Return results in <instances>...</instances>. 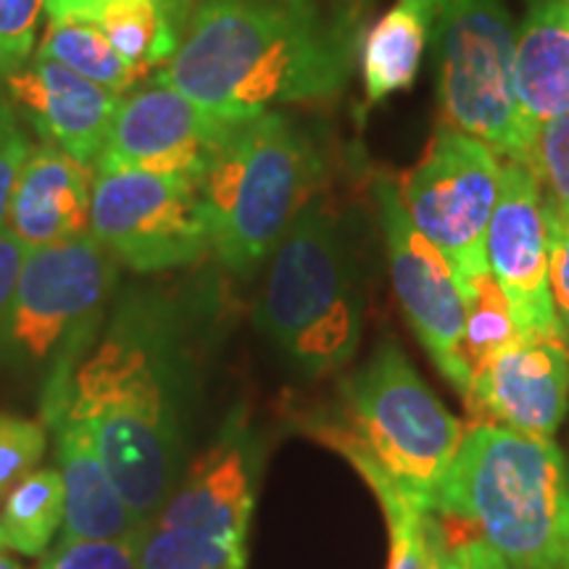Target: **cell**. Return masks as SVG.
Wrapping results in <instances>:
<instances>
[{"label":"cell","instance_id":"1","mask_svg":"<svg viewBox=\"0 0 569 569\" xmlns=\"http://www.w3.org/2000/svg\"><path fill=\"white\" fill-rule=\"evenodd\" d=\"M222 317L211 277L127 284L61 401L88 427L113 486L151 522L190 461L203 367Z\"/></svg>","mask_w":569,"mask_h":569},{"label":"cell","instance_id":"2","mask_svg":"<svg viewBox=\"0 0 569 569\" xmlns=\"http://www.w3.org/2000/svg\"><path fill=\"white\" fill-rule=\"evenodd\" d=\"M356 56L317 0H198L153 77L217 117L251 119L338 96Z\"/></svg>","mask_w":569,"mask_h":569},{"label":"cell","instance_id":"3","mask_svg":"<svg viewBox=\"0 0 569 569\" xmlns=\"http://www.w3.org/2000/svg\"><path fill=\"white\" fill-rule=\"evenodd\" d=\"M340 401V417L317 436L351 461L377 501L398 498L432 515L465 430L401 346L382 340L343 382Z\"/></svg>","mask_w":569,"mask_h":569},{"label":"cell","instance_id":"4","mask_svg":"<svg viewBox=\"0 0 569 569\" xmlns=\"http://www.w3.org/2000/svg\"><path fill=\"white\" fill-rule=\"evenodd\" d=\"M365 306L351 232L315 196L269 256L253 322L290 369L319 380L353 361L365 336Z\"/></svg>","mask_w":569,"mask_h":569},{"label":"cell","instance_id":"5","mask_svg":"<svg viewBox=\"0 0 569 569\" xmlns=\"http://www.w3.org/2000/svg\"><path fill=\"white\" fill-rule=\"evenodd\" d=\"M436 511L467 519L517 569H569V467L553 440L472 425Z\"/></svg>","mask_w":569,"mask_h":569},{"label":"cell","instance_id":"6","mask_svg":"<svg viewBox=\"0 0 569 569\" xmlns=\"http://www.w3.org/2000/svg\"><path fill=\"white\" fill-rule=\"evenodd\" d=\"M317 142L280 109L234 119L198 177L211 256L227 274L248 280L267 264L322 177Z\"/></svg>","mask_w":569,"mask_h":569},{"label":"cell","instance_id":"7","mask_svg":"<svg viewBox=\"0 0 569 569\" xmlns=\"http://www.w3.org/2000/svg\"><path fill=\"white\" fill-rule=\"evenodd\" d=\"M119 269L92 234L27 253L0 317V380L32 388L40 409L61 401L106 322Z\"/></svg>","mask_w":569,"mask_h":569},{"label":"cell","instance_id":"8","mask_svg":"<svg viewBox=\"0 0 569 569\" xmlns=\"http://www.w3.org/2000/svg\"><path fill=\"white\" fill-rule=\"evenodd\" d=\"M259 469V440L243 411H234L140 530L138 567L246 569Z\"/></svg>","mask_w":569,"mask_h":569},{"label":"cell","instance_id":"9","mask_svg":"<svg viewBox=\"0 0 569 569\" xmlns=\"http://www.w3.org/2000/svg\"><path fill=\"white\" fill-rule=\"evenodd\" d=\"M430 42L443 127L532 169L511 84L515 27L503 0H436Z\"/></svg>","mask_w":569,"mask_h":569},{"label":"cell","instance_id":"10","mask_svg":"<svg viewBox=\"0 0 569 569\" xmlns=\"http://www.w3.org/2000/svg\"><path fill=\"white\" fill-rule=\"evenodd\" d=\"M90 234L134 274L190 269L211 253L209 219L193 177L96 169Z\"/></svg>","mask_w":569,"mask_h":569},{"label":"cell","instance_id":"11","mask_svg":"<svg viewBox=\"0 0 569 569\" xmlns=\"http://www.w3.org/2000/svg\"><path fill=\"white\" fill-rule=\"evenodd\" d=\"M498 153L472 134L440 127L422 161L398 182L419 232L446 256L461 288L490 272L486 238L498 196Z\"/></svg>","mask_w":569,"mask_h":569},{"label":"cell","instance_id":"12","mask_svg":"<svg viewBox=\"0 0 569 569\" xmlns=\"http://www.w3.org/2000/svg\"><path fill=\"white\" fill-rule=\"evenodd\" d=\"M372 196L398 303L440 375L465 396L469 388V375L461 365L467 322L465 288L446 256L411 222L396 177L377 174Z\"/></svg>","mask_w":569,"mask_h":569},{"label":"cell","instance_id":"13","mask_svg":"<svg viewBox=\"0 0 569 569\" xmlns=\"http://www.w3.org/2000/svg\"><path fill=\"white\" fill-rule=\"evenodd\" d=\"M234 119L206 111L172 84L146 80L119 101L96 169L198 177Z\"/></svg>","mask_w":569,"mask_h":569},{"label":"cell","instance_id":"14","mask_svg":"<svg viewBox=\"0 0 569 569\" xmlns=\"http://www.w3.org/2000/svg\"><path fill=\"white\" fill-rule=\"evenodd\" d=\"M486 253L519 336L561 338L549 288V206L530 167L501 163Z\"/></svg>","mask_w":569,"mask_h":569},{"label":"cell","instance_id":"15","mask_svg":"<svg viewBox=\"0 0 569 569\" xmlns=\"http://www.w3.org/2000/svg\"><path fill=\"white\" fill-rule=\"evenodd\" d=\"M465 398L475 425H496L551 440L569 407V348L561 338H525L496 356L469 382Z\"/></svg>","mask_w":569,"mask_h":569},{"label":"cell","instance_id":"16","mask_svg":"<svg viewBox=\"0 0 569 569\" xmlns=\"http://www.w3.org/2000/svg\"><path fill=\"white\" fill-rule=\"evenodd\" d=\"M0 90L27 130L92 167L103 151L113 111L122 101L88 77L40 56H32V61L6 77Z\"/></svg>","mask_w":569,"mask_h":569},{"label":"cell","instance_id":"17","mask_svg":"<svg viewBox=\"0 0 569 569\" xmlns=\"http://www.w3.org/2000/svg\"><path fill=\"white\" fill-rule=\"evenodd\" d=\"M96 167L51 142H32L13 184L6 230L27 251L90 234Z\"/></svg>","mask_w":569,"mask_h":569},{"label":"cell","instance_id":"18","mask_svg":"<svg viewBox=\"0 0 569 569\" xmlns=\"http://www.w3.org/2000/svg\"><path fill=\"white\" fill-rule=\"evenodd\" d=\"M53 438V457L63 482V525L59 540H109L138 532L140 517L130 509L109 469L98 457L92 438L80 419L67 409L40 415Z\"/></svg>","mask_w":569,"mask_h":569},{"label":"cell","instance_id":"19","mask_svg":"<svg viewBox=\"0 0 569 569\" xmlns=\"http://www.w3.org/2000/svg\"><path fill=\"white\" fill-rule=\"evenodd\" d=\"M511 84L522 130L532 142L540 127L569 111V9L559 0H530L515 30Z\"/></svg>","mask_w":569,"mask_h":569},{"label":"cell","instance_id":"20","mask_svg":"<svg viewBox=\"0 0 569 569\" xmlns=\"http://www.w3.org/2000/svg\"><path fill=\"white\" fill-rule=\"evenodd\" d=\"M436 0H396L361 34L359 61L367 106L386 103L390 96L417 82L425 51L432 40Z\"/></svg>","mask_w":569,"mask_h":569},{"label":"cell","instance_id":"21","mask_svg":"<svg viewBox=\"0 0 569 569\" xmlns=\"http://www.w3.org/2000/svg\"><path fill=\"white\" fill-rule=\"evenodd\" d=\"M34 56L63 63L67 69L88 77L90 82L101 84L119 98L142 84L138 71L117 53L101 27L88 17L48 19Z\"/></svg>","mask_w":569,"mask_h":569},{"label":"cell","instance_id":"22","mask_svg":"<svg viewBox=\"0 0 569 569\" xmlns=\"http://www.w3.org/2000/svg\"><path fill=\"white\" fill-rule=\"evenodd\" d=\"M63 525V482L59 469L42 467L19 480L0 507L3 549L21 557H42L51 551Z\"/></svg>","mask_w":569,"mask_h":569},{"label":"cell","instance_id":"23","mask_svg":"<svg viewBox=\"0 0 569 569\" xmlns=\"http://www.w3.org/2000/svg\"><path fill=\"white\" fill-rule=\"evenodd\" d=\"M90 19L142 82L151 80L180 46V38L142 0H106Z\"/></svg>","mask_w":569,"mask_h":569},{"label":"cell","instance_id":"24","mask_svg":"<svg viewBox=\"0 0 569 569\" xmlns=\"http://www.w3.org/2000/svg\"><path fill=\"white\" fill-rule=\"evenodd\" d=\"M519 338L509 301L498 288L496 277L486 272L467 288V322L461 338V365H465L469 382L493 365L503 348Z\"/></svg>","mask_w":569,"mask_h":569},{"label":"cell","instance_id":"25","mask_svg":"<svg viewBox=\"0 0 569 569\" xmlns=\"http://www.w3.org/2000/svg\"><path fill=\"white\" fill-rule=\"evenodd\" d=\"M48 440L51 432L38 419L0 411V496L38 469Z\"/></svg>","mask_w":569,"mask_h":569},{"label":"cell","instance_id":"26","mask_svg":"<svg viewBox=\"0 0 569 569\" xmlns=\"http://www.w3.org/2000/svg\"><path fill=\"white\" fill-rule=\"evenodd\" d=\"M140 530L109 540H59L40 569H140Z\"/></svg>","mask_w":569,"mask_h":569},{"label":"cell","instance_id":"27","mask_svg":"<svg viewBox=\"0 0 569 569\" xmlns=\"http://www.w3.org/2000/svg\"><path fill=\"white\" fill-rule=\"evenodd\" d=\"M46 0H0V82L38 53Z\"/></svg>","mask_w":569,"mask_h":569},{"label":"cell","instance_id":"28","mask_svg":"<svg viewBox=\"0 0 569 569\" xmlns=\"http://www.w3.org/2000/svg\"><path fill=\"white\" fill-rule=\"evenodd\" d=\"M532 172L549 188L546 198L561 211H569V111L540 127L532 151Z\"/></svg>","mask_w":569,"mask_h":569},{"label":"cell","instance_id":"29","mask_svg":"<svg viewBox=\"0 0 569 569\" xmlns=\"http://www.w3.org/2000/svg\"><path fill=\"white\" fill-rule=\"evenodd\" d=\"M388 517L390 557L388 569H427V536H430V515L409 503L382 501Z\"/></svg>","mask_w":569,"mask_h":569},{"label":"cell","instance_id":"30","mask_svg":"<svg viewBox=\"0 0 569 569\" xmlns=\"http://www.w3.org/2000/svg\"><path fill=\"white\" fill-rule=\"evenodd\" d=\"M549 206V288L561 340L569 348V211Z\"/></svg>","mask_w":569,"mask_h":569},{"label":"cell","instance_id":"31","mask_svg":"<svg viewBox=\"0 0 569 569\" xmlns=\"http://www.w3.org/2000/svg\"><path fill=\"white\" fill-rule=\"evenodd\" d=\"M30 148V130L13 111V106L0 96V227L6 224L13 184H17L21 163H24Z\"/></svg>","mask_w":569,"mask_h":569},{"label":"cell","instance_id":"32","mask_svg":"<svg viewBox=\"0 0 569 569\" xmlns=\"http://www.w3.org/2000/svg\"><path fill=\"white\" fill-rule=\"evenodd\" d=\"M27 253L30 251H27L24 243L13 238L6 227H0V317H3L6 306H9L13 284L19 280Z\"/></svg>","mask_w":569,"mask_h":569},{"label":"cell","instance_id":"33","mask_svg":"<svg viewBox=\"0 0 569 569\" xmlns=\"http://www.w3.org/2000/svg\"><path fill=\"white\" fill-rule=\"evenodd\" d=\"M369 6H372V0H332V27L356 48L365 34Z\"/></svg>","mask_w":569,"mask_h":569},{"label":"cell","instance_id":"34","mask_svg":"<svg viewBox=\"0 0 569 569\" xmlns=\"http://www.w3.org/2000/svg\"><path fill=\"white\" fill-rule=\"evenodd\" d=\"M457 553L461 569H517L509 559H503L501 553L490 549L482 538H475L469 543L459 546Z\"/></svg>","mask_w":569,"mask_h":569},{"label":"cell","instance_id":"35","mask_svg":"<svg viewBox=\"0 0 569 569\" xmlns=\"http://www.w3.org/2000/svg\"><path fill=\"white\" fill-rule=\"evenodd\" d=\"M427 569H461L459 553L446 543L436 515H430V536H427Z\"/></svg>","mask_w":569,"mask_h":569},{"label":"cell","instance_id":"36","mask_svg":"<svg viewBox=\"0 0 569 569\" xmlns=\"http://www.w3.org/2000/svg\"><path fill=\"white\" fill-rule=\"evenodd\" d=\"M142 3L151 6V9L161 17L163 24H167L169 30L182 40L184 24H188L190 13H193L198 0H142Z\"/></svg>","mask_w":569,"mask_h":569},{"label":"cell","instance_id":"37","mask_svg":"<svg viewBox=\"0 0 569 569\" xmlns=\"http://www.w3.org/2000/svg\"><path fill=\"white\" fill-rule=\"evenodd\" d=\"M106 0H46V17L61 19V17H92Z\"/></svg>","mask_w":569,"mask_h":569},{"label":"cell","instance_id":"38","mask_svg":"<svg viewBox=\"0 0 569 569\" xmlns=\"http://www.w3.org/2000/svg\"><path fill=\"white\" fill-rule=\"evenodd\" d=\"M0 569H24V567H21L19 561L11 557V553H3V551H0Z\"/></svg>","mask_w":569,"mask_h":569},{"label":"cell","instance_id":"39","mask_svg":"<svg viewBox=\"0 0 569 569\" xmlns=\"http://www.w3.org/2000/svg\"><path fill=\"white\" fill-rule=\"evenodd\" d=\"M559 3H565V6H567V9H569V0H559Z\"/></svg>","mask_w":569,"mask_h":569},{"label":"cell","instance_id":"40","mask_svg":"<svg viewBox=\"0 0 569 569\" xmlns=\"http://www.w3.org/2000/svg\"><path fill=\"white\" fill-rule=\"evenodd\" d=\"M0 551H3V540H0Z\"/></svg>","mask_w":569,"mask_h":569}]
</instances>
